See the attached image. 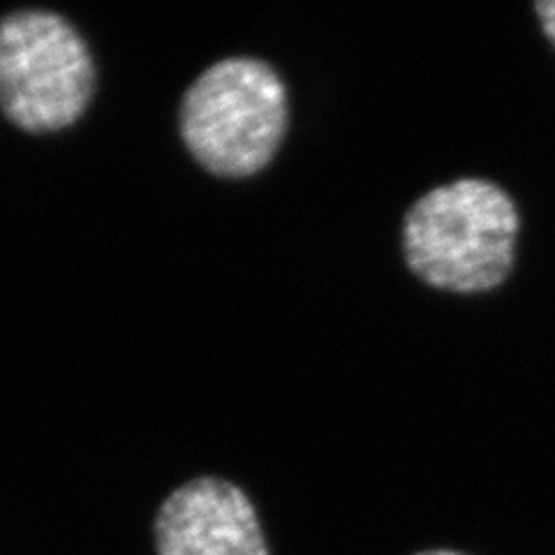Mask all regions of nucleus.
I'll return each mask as SVG.
<instances>
[{"mask_svg": "<svg viewBox=\"0 0 555 555\" xmlns=\"http://www.w3.org/2000/svg\"><path fill=\"white\" fill-rule=\"evenodd\" d=\"M518 230V208L505 188L486 179L451 181L428 190L405 214V262L436 289L489 292L514 269Z\"/></svg>", "mask_w": 555, "mask_h": 555, "instance_id": "nucleus-1", "label": "nucleus"}, {"mask_svg": "<svg viewBox=\"0 0 555 555\" xmlns=\"http://www.w3.org/2000/svg\"><path fill=\"white\" fill-rule=\"evenodd\" d=\"M289 120L281 75L253 56H230L190 83L181 102V137L216 177L246 179L281 149Z\"/></svg>", "mask_w": 555, "mask_h": 555, "instance_id": "nucleus-2", "label": "nucleus"}, {"mask_svg": "<svg viewBox=\"0 0 555 555\" xmlns=\"http://www.w3.org/2000/svg\"><path fill=\"white\" fill-rule=\"evenodd\" d=\"M95 89L89 44L63 16L22 10L0 20V112L26 132L73 126Z\"/></svg>", "mask_w": 555, "mask_h": 555, "instance_id": "nucleus-3", "label": "nucleus"}, {"mask_svg": "<svg viewBox=\"0 0 555 555\" xmlns=\"http://www.w3.org/2000/svg\"><path fill=\"white\" fill-rule=\"evenodd\" d=\"M158 555H269L253 502L232 481L179 486L155 516Z\"/></svg>", "mask_w": 555, "mask_h": 555, "instance_id": "nucleus-4", "label": "nucleus"}, {"mask_svg": "<svg viewBox=\"0 0 555 555\" xmlns=\"http://www.w3.org/2000/svg\"><path fill=\"white\" fill-rule=\"evenodd\" d=\"M537 16H540L542 28L548 35V40L555 44V0H542L534 5Z\"/></svg>", "mask_w": 555, "mask_h": 555, "instance_id": "nucleus-5", "label": "nucleus"}, {"mask_svg": "<svg viewBox=\"0 0 555 555\" xmlns=\"http://www.w3.org/2000/svg\"><path fill=\"white\" fill-rule=\"evenodd\" d=\"M420 555H463V553H456V551H426V553H420Z\"/></svg>", "mask_w": 555, "mask_h": 555, "instance_id": "nucleus-6", "label": "nucleus"}]
</instances>
